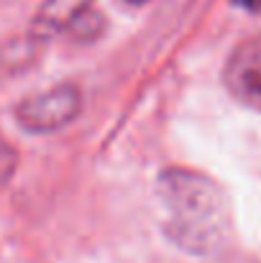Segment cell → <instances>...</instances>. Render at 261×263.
Listing matches in <instances>:
<instances>
[{
    "label": "cell",
    "instance_id": "6da1fadb",
    "mask_svg": "<svg viewBox=\"0 0 261 263\" xmlns=\"http://www.w3.org/2000/svg\"><path fill=\"white\" fill-rule=\"evenodd\" d=\"M159 194L167 204L169 235L195 253L215 251L228 235V202L223 189L210 176L192 169H164Z\"/></svg>",
    "mask_w": 261,
    "mask_h": 263
},
{
    "label": "cell",
    "instance_id": "7a4b0ae2",
    "mask_svg": "<svg viewBox=\"0 0 261 263\" xmlns=\"http://www.w3.org/2000/svg\"><path fill=\"white\" fill-rule=\"evenodd\" d=\"M82 110V95L75 85H59L49 92L26 97L15 107L18 123L28 133H54L72 123Z\"/></svg>",
    "mask_w": 261,
    "mask_h": 263
},
{
    "label": "cell",
    "instance_id": "3957f363",
    "mask_svg": "<svg viewBox=\"0 0 261 263\" xmlns=\"http://www.w3.org/2000/svg\"><path fill=\"white\" fill-rule=\"evenodd\" d=\"M223 80L238 102L261 110V36H254L233 49L225 62Z\"/></svg>",
    "mask_w": 261,
    "mask_h": 263
},
{
    "label": "cell",
    "instance_id": "277c9868",
    "mask_svg": "<svg viewBox=\"0 0 261 263\" xmlns=\"http://www.w3.org/2000/svg\"><path fill=\"white\" fill-rule=\"evenodd\" d=\"M90 8L92 0H46L33 21V31L41 39L54 36L59 31H69Z\"/></svg>",
    "mask_w": 261,
    "mask_h": 263
},
{
    "label": "cell",
    "instance_id": "5b68a950",
    "mask_svg": "<svg viewBox=\"0 0 261 263\" xmlns=\"http://www.w3.org/2000/svg\"><path fill=\"white\" fill-rule=\"evenodd\" d=\"M13 166H15V154L0 136V181H5L8 176L13 174Z\"/></svg>",
    "mask_w": 261,
    "mask_h": 263
},
{
    "label": "cell",
    "instance_id": "8992f818",
    "mask_svg": "<svg viewBox=\"0 0 261 263\" xmlns=\"http://www.w3.org/2000/svg\"><path fill=\"white\" fill-rule=\"evenodd\" d=\"M233 5L246 8V10H251V13H261V0H233Z\"/></svg>",
    "mask_w": 261,
    "mask_h": 263
},
{
    "label": "cell",
    "instance_id": "52a82bcc",
    "mask_svg": "<svg viewBox=\"0 0 261 263\" xmlns=\"http://www.w3.org/2000/svg\"><path fill=\"white\" fill-rule=\"evenodd\" d=\"M131 5H141V3H146V0H128Z\"/></svg>",
    "mask_w": 261,
    "mask_h": 263
}]
</instances>
